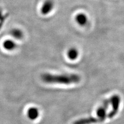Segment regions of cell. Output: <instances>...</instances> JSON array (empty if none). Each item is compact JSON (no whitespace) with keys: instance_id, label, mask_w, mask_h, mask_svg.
<instances>
[{"instance_id":"obj_1","label":"cell","mask_w":124,"mask_h":124,"mask_svg":"<svg viewBox=\"0 0 124 124\" xmlns=\"http://www.w3.org/2000/svg\"><path fill=\"white\" fill-rule=\"evenodd\" d=\"M41 78L42 81L46 83H56L66 85L78 83L81 80L80 77L76 74L56 75L46 73L42 75Z\"/></svg>"},{"instance_id":"obj_2","label":"cell","mask_w":124,"mask_h":124,"mask_svg":"<svg viewBox=\"0 0 124 124\" xmlns=\"http://www.w3.org/2000/svg\"><path fill=\"white\" fill-rule=\"evenodd\" d=\"M110 100L112 109L108 113V118H112L118 113L121 99L118 95H114L110 98Z\"/></svg>"},{"instance_id":"obj_3","label":"cell","mask_w":124,"mask_h":124,"mask_svg":"<svg viewBox=\"0 0 124 124\" xmlns=\"http://www.w3.org/2000/svg\"><path fill=\"white\" fill-rule=\"evenodd\" d=\"M54 7L53 0H45L42 4L40 9V12L43 15H46L50 13Z\"/></svg>"},{"instance_id":"obj_4","label":"cell","mask_w":124,"mask_h":124,"mask_svg":"<svg viewBox=\"0 0 124 124\" xmlns=\"http://www.w3.org/2000/svg\"><path fill=\"white\" fill-rule=\"evenodd\" d=\"M39 114V112L38 109L35 107L30 108L27 112V115L28 118L32 121L36 119L38 117Z\"/></svg>"},{"instance_id":"obj_5","label":"cell","mask_w":124,"mask_h":124,"mask_svg":"<svg viewBox=\"0 0 124 124\" xmlns=\"http://www.w3.org/2000/svg\"><path fill=\"white\" fill-rule=\"evenodd\" d=\"M76 20L80 25L84 26L86 25L88 19L86 15L83 13L78 14L76 17Z\"/></svg>"},{"instance_id":"obj_6","label":"cell","mask_w":124,"mask_h":124,"mask_svg":"<svg viewBox=\"0 0 124 124\" xmlns=\"http://www.w3.org/2000/svg\"><path fill=\"white\" fill-rule=\"evenodd\" d=\"M3 46L8 51H12L16 48V44L11 40H6L3 42Z\"/></svg>"},{"instance_id":"obj_7","label":"cell","mask_w":124,"mask_h":124,"mask_svg":"<svg viewBox=\"0 0 124 124\" xmlns=\"http://www.w3.org/2000/svg\"><path fill=\"white\" fill-rule=\"evenodd\" d=\"M10 35L17 39H21L23 37V34L22 31L18 29H14L11 30Z\"/></svg>"},{"instance_id":"obj_8","label":"cell","mask_w":124,"mask_h":124,"mask_svg":"<svg viewBox=\"0 0 124 124\" xmlns=\"http://www.w3.org/2000/svg\"><path fill=\"white\" fill-rule=\"evenodd\" d=\"M68 56L69 59L71 60H75L78 56L79 53L78 50L75 48H71L68 51Z\"/></svg>"},{"instance_id":"obj_9","label":"cell","mask_w":124,"mask_h":124,"mask_svg":"<svg viewBox=\"0 0 124 124\" xmlns=\"http://www.w3.org/2000/svg\"><path fill=\"white\" fill-rule=\"evenodd\" d=\"M5 18H6V17L2 15V11L0 10V29L1 28V27L3 25V24L4 23V22Z\"/></svg>"}]
</instances>
